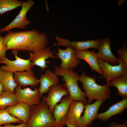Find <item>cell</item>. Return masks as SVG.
Segmentation results:
<instances>
[{
	"label": "cell",
	"instance_id": "obj_5",
	"mask_svg": "<svg viewBox=\"0 0 127 127\" xmlns=\"http://www.w3.org/2000/svg\"><path fill=\"white\" fill-rule=\"evenodd\" d=\"M119 64L112 65L102 59L98 58L99 65L102 73L99 78L104 79L107 83L116 78L121 75H127V64L118 57Z\"/></svg>",
	"mask_w": 127,
	"mask_h": 127
},
{
	"label": "cell",
	"instance_id": "obj_20",
	"mask_svg": "<svg viewBox=\"0 0 127 127\" xmlns=\"http://www.w3.org/2000/svg\"><path fill=\"white\" fill-rule=\"evenodd\" d=\"M31 107L25 103H19L7 107L6 109L12 116L26 123L29 118Z\"/></svg>",
	"mask_w": 127,
	"mask_h": 127
},
{
	"label": "cell",
	"instance_id": "obj_13",
	"mask_svg": "<svg viewBox=\"0 0 127 127\" xmlns=\"http://www.w3.org/2000/svg\"><path fill=\"white\" fill-rule=\"evenodd\" d=\"M104 101L96 100L93 103L85 104L83 115L81 117L77 127L91 126L93 121L96 119L98 110Z\"/></svg>",
	"mask_w": 127,
	"mask_h": 127
},
{
	"label": "cell",
	"instance_id": "obj_2",
	"mask_svg": "<svg viewBox=\"0 0 127 127\" xmlns=\"http://www.w3.org/2000/svg\"><path fill=\"white\" fill-rule=\"evenodd\" d=\"M53 67V72L57 76L63 77L62 79L64 82L63 86L67 90L68 95L72 101H79L85 104L87 103L85 93L78 84L80 75L72 69H64L56 65Z\"/></svg>",
	"mask_w": 127,
	"mask_h": 127
},
{
	"label": "cell",
	"instance_id": "obj_17",
	"mask_svg": "<svg viewBox=\"0 0 127 127\" xmlns=\"http://www.w3.org/2000/svg\"><path fill=\"white\" fill-rule=\"evenodd\" d=\"M40 75L39 79L40 85L38 89L42 98L43 95L47 93L50 87L59 84L58 76L49 70H45L44 74L40 73Z\"/></svg>",
	"mask_w": 127,
	"mask_h": 127
},
{
	"label": "cell",
	"instance_id": "obj_21",
	"mask_svg": "<svg viewBox=\"0 0 127 127\" xmlns=\"http://www.w3.org/2000/svg\"><path fill=\"white\" fill-rule=\"evenodd\" d=\"M77 58L83 60L89 65L91 70L101 74L102 71L98 64V58L95 51H91L88 50L84 51L76 50Z\"/></svg>",
	"mask_w": 127,
	"mask_h": 127
},
{
	"label": "cell",
	"instance_id": "obj_25",
	"mask_svg": "<svg viewBox=\"0 0 127 127\" xmlns=\"http://www.w3.org/2000/svg\"><path fill=\"white\" fill-rule=\"evenodd\" d=\"M24 1L17 0H0V15L21 6Z\"/></svg>",
	"mask_w": 127,
	"mask_h": 127
},
{
	"label": "cell",
	"instance_id": "obj_32",
	"mask_svg": "<svg viewBox=\"0 0 127 127\" xmlns=\"http://www.w3.org/2000/svg\"><path fill=\"white\" fill-rule=\"evenodd\" d=\"M126 0H119L118 1V4L119 5H120L126 1Z\"/></svg>",
	"mask_w": 127,
	"mask_h": 127
},
{
	"label": "cell",
	"instance_id": "obj_12",
	"mask_svg": "<svg viewBox=\"0 0 127 127\" xmlns=\"http://www.w3.org/2000/svg\"><path fill=\"white\" fill-rule=\"evenodd\" d=\"M47 96L42 97L48 104L49 110L52 114L56 104L64 96L68 95L67 90L61 84L53 86L50 87Z\"/></svg>",
	"mask_w": 127,
	"mask_h": 127
},
{
	"label": "cell",
	"instance_id": "obj_23",
	"mask_svg": "<svg viewBox=\"0 0 127 127\" xmlns=\"http://www.w3.org/2000/svg\"><path fill=\"white\" fill-rule=\"evenodd\" d=\"M107 84L117 89L118 94L123 98H127V75L119 76Z\"/></svg>",
	"mask_w": 127,
	"mask_h": 127
},
{
	"label": "cell",
	"instance_id": "obj_29",
	"mask_svg": "<svg viewBox=\"0 0 127 127\" xmlns=\"http://www.w3.org/2000/svg\"><path fill=\"white\" fill-rule=\"evenodd\" d=\"M26 127V124L23 122L20 124L17 125H13L11 123H8L4 124L3 126H0V127Z\"/></svg>",
	"mask_w": 127,
	"mask_h": 127
},
{
	"label": "cell",
	"instance_id": "obj_24",
	"mask_svg": "<svg viewBox=\"0 0 127 127\" xmlns=\"http://www.w3.org/2000/svg\"><path fill=\"white\" fill-rule=\"evenodd\" d=\"M19 103L14 93L4 91L0 95V109L15 105Z\"/></svg>",
	"mask_w": 127,
	"mask_h": 127
},
{
	"label": "cell",
	"instance_id": "obj_8",
	"mask_svg": "<svg viewBox=\"0 0 127 127\" xmlns=\"http://www.w3.org/2000/svg\"><path fill=\"white\" fill-rule=\"evenodd\" d=\"M15 94L19 103H23L31 107L37 105L41 102L42 98L40 92L36 87L34 90L27 87L23 89L18 85L14 89Z\"/></svg>",
	"mask_w": 127,
	"mask_h": 127
},
{
	"label": "cell",
	"instance_id": "obj_6",
	"mask_svg": "<svg viewBox=\"0 0 127 127\" xmlns=\"http://www.w3.org/2000/svg\"><path fill=\"white\" fill-rule=\"evenodd\" d=\"M34 2L32 0L24 1L21 5V8L18 14L9 24L6 27L0 29L1 32L8 31L15 28L24 29L26 26L30 24L26 16L28 11L34 5Z\"/></svg>",
	"mask_w": 127,
	"mask_h": 127
},
{
	"label": "cell",
	"instance_id": "obj_4",
	"mask_svg": "<svg viewBox=\"0 0 127 127\" xmlns=\"http://www.w3.org/2000/svg\"><path fill=\"white\" fill-rule=\"evenodd\" d=\"M47 104L43 99L39 104L31 107L26 127H54L55 121Z\"/></svg>",
	"mask_w": 127,
	"mask_h": 127
},
{
	"label": "cell",
	"instance_id": "obj_14",
	"mask_svg": "<svg viewBox=\"0 0 127 127\" xmlns=\"http://www.w3.org/2000/svg\"><path fill=\"white\" fill-rule=\"evenodd\" d=\"M30 59L32 62V67L37 66L40 68L42 71H43L48 67L47 64L50 63V61L46 60L49 58H56L50 48L47 46L39 51L33 53L30 52Z\"/></svg>",
	"mask_w": 127,
	"mask_h": 127
},
{
	"label": "cell",
	"instance_id": "obj_9",
	"mask_svg": "<svg viewBox=\"0 0 127 127\" xmlns=\"http://www.w3.org/2000/svg\"><path fill=\"white\" fill-rule=\"evenodd\" d=\"M14 55L15 60H10L6 56L0 61V64L6 65L0 66V68L2 70L9 71L13 73L32 70V65L29 59L25 60L18 56L17 54Z\"/></svg>",
	"mask_w": 127,
	"mask_h": 127
},
{
	"label": "cell",
	"instance_id": "obj_28",
	"mask_svg": "<svg viewBox=\"0 0 127 127\" xmlns=\"http://www.w3.org/2000/svg\"><path fill=\"white\" fill-rule=\"evenodd\" d=\"M1 33L0 31V61L6 57V52L8 50L4 38L1 36Z\"/></svg>",
	"mask_w": 127,
	"mask_h": 127
},
{
	"label": "cell",
	"instance_id": "obj_30",
	"mask_svg": "<svg viewBox=\"0 0 127 127\" xmlns=\"http://www.w3.org/2000/svg\"><path fill=\"white\" fill-rule=\"evenodd\" d=\"M108 127H127V124L126 123L120 124L112 122L109 124Z\"/></svg>",
	"mask_w": 127,
	"mask_h": 127
},
{
	"label": "cell",
	"instance_id": "obj_7",
	"mask_svg": "<svg viewBox=\"0 0 127 127\" xmlns=\"http://www.w3.org/2000/svg\"><path fill=\"white\" fill-rule=\"evenodd\" d=\"M57 59L61 61L59 67L64 69H74L78 66L80 64L79 60L76 57V50L70 47H67L65 49L58 48V52H55Z\"/></svg>",
	"mask_w": 127,
	"mask_h": 127
},
{
	"label": "cell",
	"instance_id": "obj_10",
	"mask_svg": "<svg viewBox=\"0 0 127 127\" xmlns=\"http://www.w3.org/2000/svg\"><path fill=\"white\" fill-rule=\"evenodd\" d=\"M72 100L68 95L64 97L55 106L52 113L55 120L54 127H63L66 125L68 112Z\"/></svg>",
	"mask_w": 127,
	"mask_h": 127
},
{
	"label": "cell",
	"instance_id": "obj_18",
	"mask_svg": "<svg viewBox=\"0 0 127 127\" xmlns=\"http://www.w3.org/2000/svg\"><path fill=\"white\" fill-rule=\"evenodd\" d=\"M13 78L18 85L24 88L28 86L35 87L39 83V79L32 70L15 72L13 73Z\"/></svg>",
	"mask_w": 127,
	"mask_h": 127
},
{
	"label": "cell",
	"instance_id": "obj_22",
	"mask_svg": "<svg viewBox=\"0 0 127 127\" xmlns=\"http://www.w3.org/2000/svg\"><path fill=\"white\" fill-rule=\"evenodd\" d=\"M0 82L3 85L5 91L15 94L14 89L18 84L13 78V73L4 71L0 68Z\"/></svg>",
	"mask_w": 127,
	"mask_h": 127
},
{
	"label": "cell",
	"instance_id": "obj_19",
	"mask_svg": "<svg viewBox=\"0 0 127 127\" xmlns=\"http://www.w3.org/2000/svg\"><path fill=\"white\" fill-rule=\"evenodd\" d=\"M127 108L126 98L112 105L105 112L98 114L96 119L102 121H106L114 116L122 114Z\"/></svg>",
	"mask_w": 127,
	"mask_h": 127
},
{
	"label": "cell",
	"instance_id": "obj_16",
	"mask_svg": "<svg viewBox=\"0 0 127 127\" xmlns=\"http://www.w3.org/2000/svg\"><path fill=\"white\" fill-rule=\"evenodd\" d=\"M84 106V104L82 102L72 101L69 109L66 123L67 127H77Z\"/></svg>",
	"mask_w": 127,
	"mask_h": 127
},
{
	"label": "cell",
	"instance_id": "obj_26",
	"mask_svg": "<svg viewBox=\"0 0 127 127\" xmlns=\"http://www.w3.org/2000/svg\"><path fill=\"white\" fill-rule=\"evenodd\" d=\"M15 123L21 124L23 122L11 115L6 109H0V126Z\"/></svg>",
	"mask_w": 127,
	"mask_h": 127
},
{
	"label": "cell",
	"instance_id": "obj_11",
	"mask_svg": "<svg viewBox=\"0 0 127 127\" xmlns=\"http://www.w3.org/2000/svg\"><path fill=\"white\" fill-rule=\"evenodd\" d=\"M57 46H66L73 48L76 50L87 51L91 48L98 49L102 40L99 38L84 41H71L57 36L55 37Z\"/></svg>",
	"mask_w": 127,
	"mask_h": 127
},
{
	"label": "cell",
	"instance_id": "obj_3",
	"mask_svg": "<svg viewBox=\"0 0 127 127\" xmlns=\"http://www.w3.org/2000/svg\"><path fill=\"white\" fill-rule=\"evenodd\" d=\"M95 76L87 75L83 70L80 76L79 81L82 84V88L87 98V103H91L94 100L105 101L109 98L111 93L110 87L107 84L101 85L96 82Z\"/></svg>",
	"mask_w": 127,
	"mask_h": 127
},
{
	"label": "cell",
	"instance_id": "obj_31",
	"mask_svg": "<svg viewBox=\"0 0 127 127\" xmlns=\"http://www.w3.org/2000/svg\"><path fill=\"white\" fill-rule=\"evenodd\" d=\"M4 91V86L0 82V95H1Z\"/></svg>",
	"mask_w": 127,
	"mask_h": 127
},
{
	"label": "cell",
	"instance_id": "obj_15",
	"mask_svg": "<svg viewBox=\"0 0 127 127\" xmlns=\"http://www.w3.org/2000/svg\"><path fill=\"white\" fill-rule=\"evenodd\" d=\"M111 45V41L109 38L107 37L104 38L97 49V56L98 58L112 65H117L119 64L118 58L112 53Z\"/></svg>",
	"mask_w": 127,
	"mask_h": 127
},
{
	"label": "cell",
	"instance_id": "obj_27",
	"mask_svg": "<svg viewBox=\"0 0 127 127\" xmlns=\"http://www.w3.org/2000/svg\"><path fill=\"white\" fill-rule=\"evenodd\" d=\"M119 57L122 61L127 64V46L125 44L122 45V48H120L117 51Z\"/></svg>",
	"mask_w": 127,
	"mask_h": 127
},
{
	"label": "cell",
	"instance_id": "obj_1",
	"mask_svg": "<svg viewBox=\"0 0 127 127\" xmlns=\"http://www.w3.org/2000/svg\"><path fill=\"white\" fill-rule=\"evenodd\" d=\"M8 50L12 54L20 51L33 53L47 46L48 42L47 35L35 29L12 31L10 30L4 37Z\"/></svg>",
	"mask_w": 127,
	"mask_h": 127
}]
</instances>
